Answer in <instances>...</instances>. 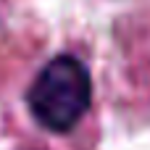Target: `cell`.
I'll use <instances>...</instances> for the list:
<instances>
[{
  "mask_svg": "<svg viewBox=\"0 0 150 150\" xmlns=\"http://www.w3.org/2000/svg\"><path fill=\"white\" fill-rule=\"evenodd\" d=\"M92 100V82L84 63L74 55H55L34 76L26 103L32 116L50 132L74 129Z\"/></svg>",
  "mask_w": 150,
  "mask_h": 150,
  "instance_id": "1",
  "label": "cell"
}]
</instances>
